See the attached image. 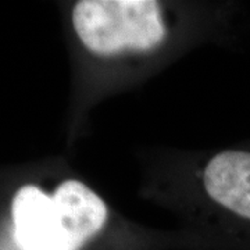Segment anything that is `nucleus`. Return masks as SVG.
Returning <instances> with one entry per match:
<instances>
[{"mask_svg":"<svg viewBox=\"0 0 250 250\" xmlns=\"http://www.w3.org/2000/svg\"><path fill=\"white\" fill-rule=\"evenodd\" d=\"M14 239L21 250H81L107 221V206L83 182L68 179L53 196L34 185L11 203Z\"/></svg>","mask_w":250,"mask_h":250,"instance_id":"1","label":"nucleus"},{"mask_svg":"<svg viewBox=\"0 0 250 250\" xmlns=\"http://www.w3.org/2000/svg\"><path fill=\"white\" fill-rule=\"evenodd\" d=\"M72 25L82 45L103 57L152 50L167 34L160 4L150 0H82Z\"/></svg>","mask_w":250,"mask_h":250,"instance_id":"2","label":"nucleus"},{"mask_svg":"<svg viewBox=\"0 0 250 250\" xmlns=\"http://www.w3.org/2000/svg\"><path fill=\"white\" fill-rule=\"evenodd\" d=\"M203 187L217 205L250 220V152L215 154L203 170Z\"/></svg>","mask_w":250,"mask_h":250,"instance_id":"3","label":"nucleus"}]
</instances>
